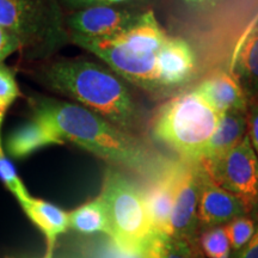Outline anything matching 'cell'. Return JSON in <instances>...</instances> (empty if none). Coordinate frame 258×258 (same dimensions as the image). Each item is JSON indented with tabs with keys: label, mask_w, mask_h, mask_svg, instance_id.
<instances>
[{
	"label": "cell",
	"mask_w": 258,
	"mask_h": 258,
	"mask_svg": "<svg viewBox=\"0 0 258 258\" xmlns=\"http://www.w3.org/2000/svg\"><path fill=\"white\" fill-rule=\"evenodd\" d=\"M198 246L205 258H230L231 245L224 226L209 227L200 231Z\"/></svg>",
	"instance_id": "21"
},
{
	"label": "cell",
	"mask_w": 258,
	"mask_h": 258,
	"mask_svg": "<svg viewBox=\"0 0 258 258\" xmlns=\"http://www.w3.org/2000/svg\"><path fill=\"white\" fill-rule=\"evenodd\" d=\"M109 38L129 51L140 55L157 56L165 44L167 36L165 30L158 23L153 12L146 10L137 24Z\"/></svg>",
	"instance_id": "16"
},
{
	"label": "cell",
	"mask_w": 258,
	"mask_h": 258,
	"mask_svg": "<svg viewBox=\"0 0 258 258\" xmlns=\"http://www.w3.org/2000/svg\"><path fill=\"white\" fill-rule=\"evenodd\" d=\"M253 29H258V21L256 22V25H254V28Z\"/></svg>",
	"instance_id": "33"
},
{
	"label": "cell",
	"mask_w": 258,
	"mask_h": 258,
	"mask_svg": "<svg viewBox=\"0 0 258 258\" xmlns=\"http://www.w3.org/2000/svg\"><path fill=\"white\" fill-rule=\"evenodd\" d=\"M230 72L237 78L249 102L258 99V29L239 44Z\"/></svg>",
	"instance_id": "18"
},
{
	"label": "cell",
	"mask_w": 258,
	"mask_h": 258,
	"mask_svg": "<svg viewBox=\"0 0 258 258\" xmlns=\"http://www.w3.org/2000/svg\"><path fill=\"white\" fill-rule=\"evenodd\" d=\"M194 90L219 115L227 111H247L249 108V99L243 88L233 74L227 71L212 73Z\"/></svg>",
	"instance_id": "13"
},
{
	"label": "cell",
	"mask_w": 258,
	"mask_h": 258,
	"mask_svg": "<svg viewBox=\"0 0 258 258\" xmlns=\"http://www.w3.org/2000/svg\"><path fill=\"white\" fill-rule=\"evenodd\" d=\"M18 203L29 220L44 235L47 245L44 254L53 256L57 238L69 230V212L31 195Z\"/></svg>",
	"instance_id": "15"
},
{
	"label": "cell",
	"mask_w": 258,
	"mask_h": 258,
	"mask_svg": "<svg viewBox=\"0 0 258 258\" xmlns=\"http://www.w3.org/2000/svg\"><path fill=\"white\" fill-rule=\"evenodd\" d=\"M247 135L258 156V99L249 102L247 108Z\"/></svg>",
	"instance_id": "27"
},
{
	"label": "cell",
	"mask_w": 258,
	"mask_h": 258,
	"mask_svg": "<svg viewBox=\"0 0 258 258\" xmlns=\"http://www.w3.org/2000/svg\"><path fill=\"white\" fill-rule=\"evenodd\" d=\"M202 165L215 183L243 202L249 215L258 217V156L247 133L220 159Z\"/></svg>",
	"instance_id": "6"
},
{
	"label": "cell",
	"mask_w": 258,
	"mask_h": 258,
	"mask_svg": "<svg viewBox=\"0 0 258 258\" xmlns=\"http://www.w3.org/2000/svg\"><path fill=\"white\" fill-rule=\"evenodd\" d=\"M21 97V89L16 79V74L5 63H0V148H4L2 129L6 112Z\"/></svg>",
	"instance_id": "22"
},
{
	"label": "cell",
	"mask_w": 258,
	"mask_h": 258,
	"mask_svg": "<svg viewBox=\"0 0 258 258\" xmlns=\"http://www.w3.org/2000/svg\"><path fill=\"white\" fill-rule=\"evenodd\" d=\"M247 133V111H227L219 115L218 125L200 163L212 164L230 152Z\"/></svg>",
	"instance_id": "17"
},
{
	"label": "cell",
	"mask_w": 258,
	"mask_h": 258,
	"mask_svg": "<svg viewBox=\"0 0 258 258\" xmlns=\"http://www.w3.org/2000/svg\"><path fill=\"white\" fill-rule=\"evenodd\" d=\"M257 224L256 220L251 215H244V217L235 218L233 220L224 225L225 233L230 241L231 250L237 252L249 243L256 232Z\"/></svg>",
	"instance_id": "23"
},
{
	"label": "cell",
	"mask_w": 258,
	"mask_h": 258,
	"mask_svg": "<svg viewBox=\"0 0 258 258\" xmlns=\"http://www.w3.org/2000/svg\"><path fill=\"white\" fill-rule=\"evenodd\" d=\"M145 258H150V257H148V254H147V252H146V249H145Z\"/></svg>",
	"instance_id": "32"
},
{
	"label": "cell",
	"mask_w": 258,
	"mask_h": 258,
	"mask_svg": "<svg viewBox=\"0 0 258 258\" xmlns=\"http://www.w3.org/2000/svg\"><path fill=\"white\" fill-rule=\"evenodd\" d=\"M218 120V112L192 89L158 109L151 121V135L175 151L180 159L200 161Z\"/></svg>",
	"instance_id": "3"
},
{
	"label": "cell",
	"mask_w": 258,
	"mask_h": 258,
	"mask_svg": "<svg viewBox=\"0 0 258 258\" xmlns=\"http://www.w3.org/2000/svg\"><path fill=\"white\" fill-rule=\"evenodd\" d=\"M5 258H17V257H12V256H8V257H5ZM42 258H53V256H47V254H44L43 257Z\"/></svg>",
	"instance_id": "31"
},
{
	"label": "cell",
	"mask_w": 258,
	"mask_h": 258,
	"mask_svg": "<svg viewBox=\"0 0 258 258\" xmlns=\"http://www.w3.org/2000/svg\"><path fill=\"white\" fill-rule=\"evenodd\" d=\"M0 27L28 60H43L70 42L59 0H0Z\"/></svg>",
	"instance_id": "4"
},
{
	"label": "cell",
	"mask_w": 258,
	"mask_h": 258,
	"mask_svg": "<svg viewBox=\"0 0 258 258\" xmlns=\"http://www.w3.org/2000/svg\"><path fill=\"white\" fill-rule=\"evenodd\" d=\"M51 145H63V141L46 120L31 114L30 120L8 135L4 150L11 158L22 160Z\"/></svg>",
	"instance_id": "14"
},
{
	"label": "cell",
	"mask_w": 258,
	"mask_h": 258,
	"mask_svg": "<svg viewBox=\"0 0 258 258\" xmlns=\"http://www.w3.org/2000/svg\"><path fill=\"white\" fill-rule=\"evenodd\" d=\"M230 258H258V225L249 243L243 249L231 253Z\"/></svg>",
	"instance_id": "29"
},
{
	"label": "cell",
	"mask_w": 258,
	"mask_h": 258,
	"mask_svg": "<svg viewBox=\"0 0 258 258\" xmlns=\"http://www.w3.org/2000/svg\"><path fill=\"white\" fill-rule=\"evenodd\" d=\"M70 41L101 59L115 74L153 93L163 92L158 80L157 56L140 55L115 43L110 38H89L70 35Z\"/></svg>",
	"instance_id": "7"
},
{
	"label": "cell",
	"mask_w": 258,
	"mask_h": 258,
	"mask_svg": "<svg viewBox=\"0 0 258 258\" xmlns=\"http://www.w3.org/2000/svg\"><path fill=\"white\" fill-rule=\"evenodd\" d=\"M69 228L82 234L102 233L110 237L108 209L101 195L69 212Z\"/></svg>",
	"instance_id": "19"
},
{
	"label": "cell",
	"mask_w": 258,
	"mask_h": 258,
	"mask_svg": "<svg viewBox=\"0 0 258 258\" xmlns=\"http://www.w3.org/2000/svg\"><path fill=\"white\" fill-rule=\"evenodd\" d=\"M99 195L108 209L110 238L123 249H145L154 232L141 184L110 166L105 171Z\"/></svg>",
	"instance_id": "5"
},
{
	"label": "cell",
	"mask_w": 258,
	"mask_h": 258,
	"mask_svg": "<svg viewBox=\"0 0 258 258\" xmlns=\"http://www.w3.org/2000/svg\"><path fill=\"white\" fill-rule=\"evenodd\" d=\"M82 258H122V249L110 237L90 240L83 245Z\"/></svg>",
	"instance_id": "25"
},
{
	"label": "cell",
	"mask_w": 258,
	"mask_h": 258,
	"mask_svg": "<svg viewBox=\"0 0 258 258\" xmlns=\"http://www.w3.org/2000/svg\"><path fill=\"white\" fill-rule=\"evenodd\" d=\"M31 111L46 120L63 144L77 145L111 166L131 171L144 180L161 172L172 159L138 135L73 102L37 97L31 103Z\"/></svg>",
	"instance_id": "1"
},
{
	"label": "cell",
	"mask_w": 258,
	"mask_h": 258,
	"mask_svg": "<svg viewBox=\"0 0 258 258\" xmlns=\"http://www.w3.org/2000/svg\"><path fill=\"white\" fill-rule=\"evenodd\" d=\"M244 215H249V213L243 202L235 198L233 194L228 192L215 183L201 164V183L198 207L200 231L224 226L233 219Z\"/></svg>",
	"instance_id": "10"
},
{
	"label": "cell",
	"mask_w": 258,
	"mask_h": 258,
	"mask_svg": "<svg viewBox=\"0 0 258 258\" xmlns=\"http://www.w3.org/2000/svg\"><path fill=\"white\" fill-rule=\"evenodd\" d=\"M201 183V164L178 158L171 227L173 237L198 245L200 226L198 207Z\"/></svg>",
	"instance_id": "8"
},
{
	"label": "cell",
	"mask_w": 258,
	"mask_h": 258,
	"mask_svg": "<svg viewBox=\"0 0 258 258\" xmlns=\"http://www.w3.org/2000/svg\"><path fill=\"white\" fill-rule=\"evenodd\" d=\"M40 80L51 91L102 116L125 132L140 133L144 114L124 80L110 69L84 57H62L40 70Z\"/></svg>",
	"instance_id": "2"
},
{
	"label": "cell",
	"mask_w": 258,
	"mask_h": 258,
	"mask_svg": "<svg viewBox=\"0 0 258 258\" xmlns=\"http://www.w3.org/2000/svg\"><path fill=\"white\" fill-rule=\"evenodd\" d=\"M0 180L18 202L30 196V192L18 176L15 165L8 158L4 148H0Z\"/></svg>",
	"instance_id": "24"
},
{
	"label": "cell",
	"mask_w": 258,
	"mask_h": 258,
	"mask_svg": "<svg viewBox=\"0 0 258 258\" xmlns=\"http://www.w3.org/2000/svg\"><path fill=\"white\" fill-rule=\"evenodd\" d=\"M156 59L158 80L165 92L191 82L198 71L195 51L179 37H167Z\"/></svg>",
	"instance_id": "11"
},
{
	"label": "cell",
	"mask_w": 258,
	"mask_h": 258,
	"mask_svg": "<svg viewBox=\"0 0 258 258\" xmlns=\"http://www.w3.org/2000/svg\"><path fill=\"white\" fill-rule=\"evenodd\" d=\"M146 0H59L61 8L72 12L76 10L90 8L96 5H118V6H137Z\"/></svg>",
	"instance_id": "26"
},
{
	"label": "cell",
	"mask_w": 258,
	"mask_h": 258,
	"mask_svg": "<svg viewBox=\"0 0 258 258\" xmlns=\"http://www.w3.org/2000/svg\"><path fill=\"white\" fill-rule=\"evenodd\" d=\"M150 258H205L199 246L169 234L153 233L146 245Z\"/></svg>",
	"instance_id": "20"
},
{
	"label": "cell",
	"mask_w": 258,
	"mask_h": 258,
	"mask_svg": "<svg viewBox=\"0 0 258 258\" xmlns=\"http://www.w3.org/2000/svg\"><path fill=\"white\" fill-rule=\"evenodd\" d=\"M177 161L178 159H171L161 172L141 184L154 233L172 235L171 215L175 195Z\"/></svg>",
	"instance_id": "12"
},
{
	"label": "cell",
	"mask_w": 258,
	"mask_h": 258,
	"mask_svg": "<svg viewBox=\"0 0 258 258\" xmlns=\"http://www.w3.org/2000/svg\"><path fill=\"white\" fill-rule=\"evenodd\" d=\"M145 11L137 6L96 5L70 12L64 16V24L70 35L109 38L137 24Z\"/></svg>",
	"instance_id": "9"
},
{
	"label": "cell",
	"mask_w": 258,
	"mask_h": 258,
	"mask_svg": "<svg viewBox=\"0 0 258 258\" xmlns=\"http://www.w3.org/2000/svg\"><path fill=\"white\" fill-rule=\"evenodd\" d=\"M19 50H21V47H19L17 38L4 28L0 27V63H4L9 56Z\"/></svg>",
	"instance_id": "28"
},
{
	"label": "cell",
	"mask_w": 258,
	"mask_h": 258,
	"mask_svg": "<svg viewBox=\"0 0 258 258\" xmlns=\"http://www.w3.org/2000/svg\"><path fill=\"white\" fill-rule=\"evenodd\" d=\"M186 8L195 12L209 11L218 5L219 0H180Z\"/></svg>",
	"instance_id": "30"
}]
</instances>
